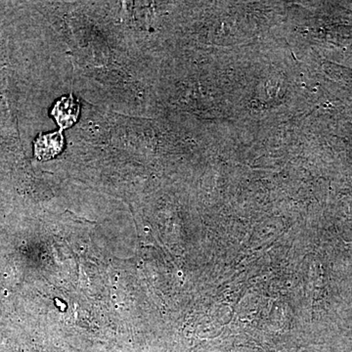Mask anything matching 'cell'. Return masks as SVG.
<instances>
[{
	"instance_id": "cell-1",
	"label": "cell",
	"mask_w": 352,
	"mask_h": 352,
	"mask_svg": "<svg viewBox=\"0 0 352 352\" xmlns=\"http://www.w3.org/2000/svg\"><path fill=\"white\" fill-rule=\"evenodd\" d=\"M64 136L62 131L41 133L34 141V156L39 161H48L59 155L63 150Z\"/></svg>"
},
{
	"instance_id": "cell-2",
	"label": "cell",
	"mask_w": 352,
	"mask_h": 352,
	"mask_svg": "<svg viewBox=\"0 0 352 352\" xmlns=\"http://www.w3.org/2000/svg\"><path fill=\"white\" fill-rule=\"evenodd\" d=\"M80 103L71 94L57 101L51 113L62 131L76 124L80 116Z\"/></svg>"
}]
</instances>
